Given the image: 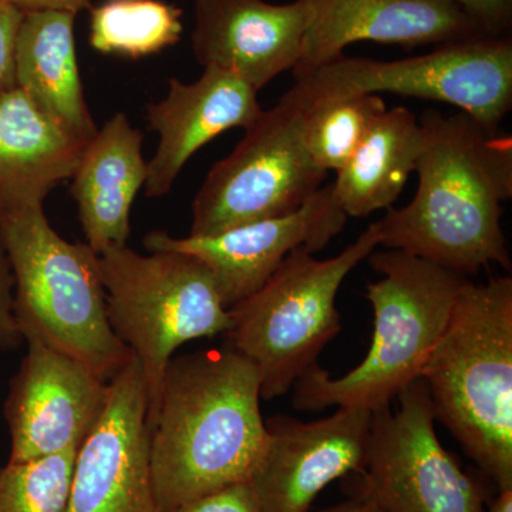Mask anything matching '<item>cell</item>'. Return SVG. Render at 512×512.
<instances>
[{
  "label": "cell",
  "mask_w": 512,
  "mask_h": 512,
  "mask_svg": "<svg viewBox=\"0 0 512 512\" xmlns=\"http://www.w3.org/2000/svg\"><path fill=\"white\" fill-rule=\"evenodd\" d=\"M0 241L15 281V315L25 342L52 346L110 382L133 353L111 328L99 254L60 237L43 205L0 211Z\"/></svg>",
  "instance_id": "5"
},
{
  "label": "cell",
  "mask_w": 512,
  "mask_h": 512,
  "mask_svg": "<svg viewBox=\"0 0 512 512\" xmlns=\"http://www.w3.org/2000/svg\"><path fill=\"white\" fill-rule=\"evenodd\" d=\"M348 220L328 184L284 217L251 222L212 237L174 238L154 231L144 238V247L198 259L211 272L222 303L231 308L258 291L295 249L316 254L328 247Z\"/></svg>",
  "instance_id": "12"
},
{
  "label": "cell",
  "mask_w": 512,
  "mask_h": 512,
  "mask_svg": "<svg viewBox=\"0 0 512 512\" xmlns=\"http://www.w3.org/2000/svg\"><path fill=\"white\" fill-rule=\"evenodd\" d=\"M308 6L301 59L293 77L343 55L357 42L416 47L487 37L466 12L447 0H303Z\"/></svg>",
  "instance_id": "15"
},
{
  "label": "cell",
  "mask_w": 512,
  "mask_h": 512,
  "mask_svg": "<svg viewBox=\"0 0 512 512\" xmlns=\"http://www.w3.org/2000/svg\"><path fill=\"white\" fill-rule=\"evenodd\" d=\"M419 187L403 208L376 221L380 247L400 249L454 274L498 265L511 272L501 228L512 197V138L464 111L420 116Z\"/></svg>",
  "instance_id": "1"
},
{
  "label": "cell",
  "mask_w": 512,
  "mask_h": 512,
  "mask_svg": "<svg viewBox=\"0 0 512 512\" xmlns=\"http://www.w3.org/2000/svg\"><path fill=\"white\" fill-rule=\"evenodd\" d=\"M399 409L372 412L363 494L384 512H484L487 493L437 437L423 379L397 396Z\"/></svg>",
  "instance_id": "10"
},
{
  "label": "cell",
  "mask_w": 512,
  "mask_h": 512,
  "mask_svg": "<svg viewBox=\"0 0 512 512\" xmlns=\"http://www.w3.org/2000/svg\"><path fill=\"white\" fill-rule=\"evenodd\" d=\"M148 393L136 356L109 382L96 429L77 451L67 512H160L148 458Z\"/></svg>",
  "instance_id": "14"
},
{
  "label": "cell",
  "mask_w": 512,
  "mask_h": 512,
  "mask_svg": "<svg viewBox=\"0 0 512 512\" xmlns=\"http://www.w3.org/2000/svg\"><path fill=\"white\" fill-rule=\"evenodd\" d=\"M421 127L404 106L377 119L355 156L332 183L333 197L348 217L365 218L393 207L421 153Z\"/></svg>",
  "instance_id": "21"
},
{
  "label": "cell",
  "mask_w": 512,
  "mask_h": 512,
  "mask_svg": "<svg viewBox=\"0 0 512 512\" xmlns=\"http://www.w3.org/2000/svg\"><path fill=\"white\" fill-rule=\"evenodd\" d=\"M26 343L3 406L10 463L79 451L109 400V380L89 366L39 340Z\"/></svg>",
  "instance_id": "11"
},
{
  "label": "cell",
  "mask_w": 512,
  "mask_h": 512,
  "mask_svg": "<svg viewBox=\"0 0 512 512\" xmlns=\"http://www.w3.org/2000/svg\"><path fill=\"white\" fill-rule=\"evenodd\" d=\"M143 138L126 114H114L86 144L74 171L70 195L96 254L126 247L130 238L131 207L148 174Z\"/></svg>",
  "instance_id": "18"
},
{
  "label": "cell",
  "mask_w": 512,
  "mask_h": 512,
  "mask_svg": "<svg viewBox=\"0 0 512 512\" xmlns=\"http://www.w3.org/2000/svg\"><path fill=\"white\" fill-rule=\"evenodd\" d=\"M484 512H512V488L497 491V495L485 507Z\"/></svg>",
  "instance_id": "31"
},
{
  "label": "cell",
  "mask_w": 512,
  "mask_h": 512,
  "mask_svg": "<svg viewBox=\"0 0 512 512\" xmlns=\"http://www.w3.org/2000/svg\"><path fill=\"white\" fill-rule=\"evenodd\" d=\"M372 412L338 407L323 419L265 420L266 439L248 483L262 512H311L333 481L360 473Z\"/></svg>",
  "instance_id": "13"
},
{
  "label": "cell",
  "mask_w": 512,
  "mask_h": 512,
  "mask_svg": "<svg viewBox=\"0 0 512 512\" xmlns=\"http://www.w3.org/2000/svg\"><path fill=\"white\" fill-rule=\"evenodd\" d=\"M318 512H384L375 500L366 494L357 495L352 500L345 501V503L330 507L328 510Z\"/></svg>",
  "instance_id": "30"
},
{
  "label": "cell",
  "mask_w": 512,
  "mask_h": 512,
  "mask_svg": "<svg viewBox=\"0 0 512 512\" xmlns=\"http://www.w3.org/2000/svg\"><path fill=\"white\" fill-rule=\"evenodd\" d=\"M74 18L63 10L23 12L15 45L16 86L43 116L86 146L99 128L84 97Z\"/></svg>",
  "instance_id": "19"
},
{
  "label": "cell",
  "mask_w": 512,
  "mask_h": 512,
  "mask_svg": "<svg viewBox=\"0 0 512 512\" xmlns=\"http://www.w3.org/2000/svg\"><path fill=\"white\" fill-rule=\"evenodd\" d=\"M25 342L15 315V281L8 255L0 241V350L9 352Z\"/></svg>",
  "instance_id": "26"
},
{
  "label": "cell",
  "mask_w": 512,
  "mask_h": 512,
  "mask_svg": "<svg viewBox=\"0 0 512 512\" xmlns=\"http://www.w3.org/2000/svg\"><path fill=\"white\" fill-rule=\"evenodd\" d=\"M262 111L254 87L227 70L205 67L190 84L170 79L167 97L147 106L148 127L160 137L147 164V197L167 195L198 150L231 128L247 130Z\"/></svg>",
  "instance_id": "17"
},
{
  "label": "cell",
  "mask_w": 512,
  "mask_h": 512,
  "mask_svg": "<svg viewBox=\"0 0 512 512\" xmlns=\"http://www.w3.org/2000/svg\"><path fill=\"white\" fill-rule=\"evenodd\" d=\"M99 268L111 328L146 377L148 417L175 350L225 335L229 311L207 266L190 255L111 247L99 254Z\"/></svg>",
  "instance_id": "7"
},
{
  "label": "cell",
  "mask_w": 512,
  "mask_h": 512,
  "mask_svg": "<svg viewBox=\"0 0 512 512\" xmlns=\"http://www.w3.org/2000/svg\"><path fill=\"white\" fill-rule=\"evenodd\" d=\"M380 93L451 104L498 127L512 107L511 37L448 43L392 62L340 55L295 79L285 96L305 110L322 101Z\"/></svg>",
  "instance_id": "8"
},
{
  "label": "cell",
  "mask_w": 512,
  "mask_h": 512,
  "mask_svg": "<svg viewBox=\"0 0 512 512\" xmlns=\"http://www.w3.org/2000/svg\"><path fill=\"white\" fill-rule=\"evenodd\" d=\"M387 110L377 94L340 97L301 110L306 151L319 170H342Z\"/></svg>",
  "instance_id": "23"
},
{
  "label": "cell",
  "mask_w": 512,
  "mask_h": 512,
  "mask_svg": "<svg viewBox=\"0 0 512 512\" xmlns=\"http://www.w3.org/2000/svg\"><path fill=\"white\" fill-rule=\"evenodd\" d=\"M183 10L165 0H104L90 8L89 42L104 55L141 59L177 45Z\"/></svg>",
  "instance_id": "22"
},
{
  "label": "cell",
  "mask_w": 512,
  "mask_h": 512,
  "mask_svg": "<svg viewBox=\"0 0 512 512\" xmlns=\"http://www.w3.org/2000/svg\"><path fill=\"white\" fill-rule=\"evenodd\" d=\"M380 247L375 222L339 255L316 259L295 249L274 275L244 301L228 308L227 345L258 372L261 397L291 392L342 329L336 298L343 281Z\"/></svg>",
  "instance_id": "6"
},
{
  "label": "cell",
  "mask_w": 512,
  "mask_h": 512,
  "mask_svg": "<svg viewBox=\"0 0 512 512\" xmlns=\"http://www.w3.org/2000/svg\"><path fill=\"white\" fill-rule=\"evenodd\" d=\"M84 144L36 109L19 87L0 96V211L43 205L73 177Z\"/></svg>",
  "instance_id": "20"
},
{
  "label": "cell",
  "mask_w": 512,
  "mask_h": 512,
  "mask_svg": "<svg viewBox=\"0 0 512 512\" xmlns=\"http://www.w3.org/2000/svg\"><path fill=\"white\" fill-rule=\"evenodd\" d=\"M10 5L22 10V12H32V10H63L77 15L80 10L92 8L90 0H6Z\"/></svg>",
  "instance_id": "29"
},
{
  "label": "cell",
  "mask_w": 512,
  "mask_h": 512,
  "mask_svg": "<svg viewBox=\"0 0 512 512\" xmlns=\"http://www.w3.org/2000/svg\"><path fill=\"white\" fill-rule=\"evenodd\" d=\"M261 399L255 367L227 343L170 360L147 417L158 511L248 481L266 439Z\"/></svg>",
  "instance_id": "2"
},
{
  "label": "cell",
  "mask_w": 512,
  "mask_h": 512,
  "mask_svg": "<svg viewBox=\"0 0 512 512\" xmlns=\"http://www.w3.org/2000/svg\"><path fill=\"white\" fill-rule=\"evenodd\" d=\"M23 12L0 0V96L15 89V45Z\"/></svg>",
  "instance_id": "27"
},
{
  "label": "cell",
  "mask_w": 512,
  "mask_h": 512,
  "mask_svg": "<svg viewBox=\"0 0 512 512\" xmlns=\"http://www.w3.org/2000/svg\"><path fill=\"white\" fill-rule=\"evenodd\" d=\"M303 144L301 110L288 97L262 111L228 157L212 165L192 201L191 237H212L284 217L323 187Z\"/></svg>",
  "instance_id": "9"
},
{
  "label": "cell",
  "mask_w": 512,
  "mask_h": 512,
  "mask_svg": "<svg viewBox=\"0 0 512 512\" xmlns=\"http://www.w3.org/2000/svg\"><path fill=\"white\" fill-rule=\"evenodd\" d=\"M466 12L487 35L507 36L512 22V0H447Z\"/></svg>",
  "instance_id": "28"
},
{
  "label": "cell",
  "mask_w": 512,
  "mask_h": 512,
  "mask_svg": "<svg viewBox=\"0 0 512 512\" xmlns=\"http://www.w3.org/2000/svg\"><path fill=\"white\" fill-rule=\"evenodd\" d=\"M77 450L0 467V512H67Z\"/></svg>",
  "instance_id": "24"
},
{
  "label": "cell",
  "mask_w": 512,
  "mask_h": 512,
  "mask_svg": "<svg viewBox=\"0 0 512 512\" xmlns=\"http://www.w3.org/2000/svg\"><path fill=\"white\" fill-rule=\"evenodd\" d=\"M191 42L201 66L237 74L256 92L301 59L309 10L303 0H195Z\"/></svg>",
  "instance_id": "16"
},
{
  "label": "cell",
  "mask_w": 512,
  "mask_h": 512,
  "mask_svg": "<svg viewBox=\"0 0 512 512\" xmlns=\"http://www.w3.org/2000/svg\"><path fill=\"white\" fill-rule=\"evenodd\" d=\"M369 265L380 274L366 286L375 313L372 346L346 375L332 377L312 366L293 384L299 412L346 407L375 412L390 406L414 380L446 328L467 278L400 249L375 251Z\"/></svg>",
  "instance_id": "4"
},
{
  "label": "cell",
  "mask_w": 512,
  "mask_h": 512,
  "mask_svg": "<svg viewBox=\"0 0 512 512\" xmlns=\"http://www.w3.org/2000/svg\"><path fill=\"white\" fill-rule=\"evenodd\" d=\"M171 512H262L248 481L225 485Z\"/></svg>",
  "instance_id": "25"
},
{
  "label": "cell",
  "mask_w": 512,
  "mask_h": 512,
  "mask_svg": "<svg viewBox=\"0 0 512 512\" xmlns=\"http://www.w3.org/2000/svg\"><path fill=\"white\" fill-rule=\"evenodd\" d=\"M421 379L436 420L497 491L512 488V278L464 282Z\"/></svg>",
  "instance_id": "3"
}]
</instances>
